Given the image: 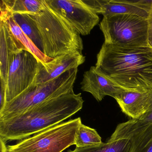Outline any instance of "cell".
Listing matches in <instances>:
<instances>
[{"mask_svg":"<svg viewBox=\"0 0 152 152\" xmlns=\"http://www.w3.org/2000/svg\"><path fill=\"white\" fill-rule=\"evenodd\" d=\"M45 3L64 18L78 33L88 35L99 22L98 15L82 0H44Z\"/></svg>","mask_w":152,"mask_h":152,"instance_id":"7","label":"cell"},{"mask_svg":"<svg viewBox=\"0 0 152 152\" xmlns=\"http://www.w3.org/2000/svg\"><path fill=\"white\" fill-rule=\"evenodd\" d=\"M150 11L148 18V42L149 47L152 48V5L150 4Z\"/></svg>","mask_w":152,"mask_h":152,"instance_id":"23","label":"cell"},{"mask_svg":"<svg viewBox=\"0 0 152 152\" xmlns=\"http://www.w3.org/2000/svg\"><path fill=\"white\" fill-rule=\"evenodd\" d=\"M130 146V141L129 139L114 140L109 139L107 142H103L99 145L76 147L74 150H69L67 152H129Z\"/></svg>","mask_w":152,"mask_h":152,"instance_id":"18","label":"cell"},{"mask_svg":"<svg viewBox=\"0 0 152 152\" xmlns=\"http://www.w3.org/2000/svg\"><path fill=\"white\" fill-rule=\"evenodd\" d=\"M80 117L49 127L17 144L1 147V152H62L75 145Z\"/></svg>","mask_w":152,"mask_h":152,"instance_id":"4","label":"cell"},{"mask_svg":"<svg viewBox=\"0 0 152 152\" xmlns=\"http://www.w3.org/2000/svg\"><path fill=\"white\" fill-rule=\"evenodd\" d=\"M95 67L124 89L152 91V48L149 46L120 47L104 42Z\"/></svg>","mask_w":152,"mask_h":152,"instance_id":"1","label":"cell"},{"mask_svg":"<svg viewBox=\"0 0 152 152\" xmlns=\"http://www.w3.org/2000/svg\"><path fill=\"white\" fill-rule=\"evenodd\" d=\"M44 6V0H1L0 2L1 10L11 14H37Z\"/></svg>","mask_w":152,"mask_h":152,"instance_id":"16","label":"cell"},{"mask_svg":"<svg viewBox=\"0 0 152 152\" xmlns=\"http://www.w3.org/2000/svg\"><path fill=\"white\" fill-rule=\"evenodd\" d=\"M11 15L24 33L29 37L37 48L42 52L43 46L39 30L35 21L28 14H11Z\"/></svg>","mask_w":152,"mask_h":152,"instance_id":"17","label":"cell"},{"mask_svg":"<svg viewBox=\"0 0 152 152\" xmlns=\"http://www.w3.org/2000/svg\"><path fill=\"white\" fill-rule=\"evenodd\" d=\"M7 83L1 79V91H0V111H2L6 106L7 101Z\"/></svg>","mask_w":152,"mask_h":152,"instance_id":"22","label":"cell"},{"mask_svg":"<svg viewBox=\"0 0 152 152\" xmlns=\"http://www.w3.org/2000/svg\"><path fill=\"white\" fill-rule=\"evenodd\" d=\"M85 59L83 54L74 53L58 56L48 63L39 62L34 83L38 84L49 81L68 70L78 68Z\"/></svg>","mask_w":152,"mask_h":152,"instance_id":"10","label":"cell"},{"mask_svg":"<svg viewBox=\"0 0 152 152\" xmlns=\"http://www.w3.org/2000/svg\"><path fill=\"white\" fill-rule=\"evenodd\" d=\"M0 20H4L7 22L15 37L27 49L28 51L33 54L39 62L46 63L53 60V58L45 56L37 48L29 37L24 33L13 19L10 13L1 10Z\"/></svg>","mask_w":152,"mask_h":152,"instance_id":"15","label":"cell"},{"mask_svg":"<svg viewBox=\"0 0 152 152\" xmlns=\"http://www.w3.org/2000/svg\"><path fill=\"white\" fill-rule=\"evenodd\" d=\"M129 139V152H152V124L137 126L129 121L120 124L111 135L110 140Z\"/></svg>","mask_w":152,"mask_h":152,"instance_id":"9","label":"cell"},{"mask_svg":"<svg viewBox=\"0 0 152 152\" xmlns=\"http://www.w3.org/2000/svg\"><path fill=\"white\" fill-rule=\"evenodd\" d=\"M39 62L37 58L27 50H23L14 56L8 75L7 103L31 85L37 74Z\"/></svg>","mask_w":152,"mask_h":152,"instance_id":"8","label":"cell"},{"mask_svg":"<svg viewBox=\"0 0 152 152\" xmlns=\"http://www.w3.org/2000/svg\"><path fill=\"white\" fill-rule=\"evenodd\" d=\"M149 13L136 1L106 0L100 14L104 17L122 14L136 15L148 19Z\"/></svg>","mask_w":152,"mask_h":152,"instance_id":"14","label":"cell"},{"mask_svg":"<svg viewBox=\"0 0 152 152\" xmlns=\"http://www.w3.org/2000/svg\"><path fill=\"white\" fill-rule=\"evenodd\" d=\"M103 142L96 129L84 125L82 123L75 138L76 147L82 148L99 145Z\"/></svg>","mask_w":152,"mask_h":152,"instance_id":"19","label":"cell"},{"mask_svg":"<svg viewBox=\"0 0 152 152\" xmlns=\"http://www.w3.org/2000/svg\"><path fill=\"white\" fill-rule=\"evenodd\" d=\"M78 69H71L49 81L36 84L33 83L16 97L7 102L0 111V121L11 118L54 97L73 90Z\"/></svg>","mask_w":152,"mask_h":152,"instance_id":"5","label":"cell"},{"mask_svg":"<svg viewBox=\"0 0 152 152\" xmlns=\"http://www.w3.org/2000/svg\"><path fill=\"white\" fill-rule=\"evenodd\" d=\"M44 2L40 12L29 15L39 30L43 54L53 58L70 53L82 54L83 45L80 34Z\"/></svg>","mask_w":152,"mask_h":152,"instance_id":"3","label":"cell"},{"mask_svg":"<svg viewBox=\"0 0 152 152\" xmlns=\"http://www.w3.org/2000/svg\"><path fill=\"white\" fill-rule=\"evenodd\" d=\"M27 49L15 37L7 22L0 24V77L7 83L10 66L13 57Z\"/></svg>","mask_w":152,"mask_h":152,"instance_id":"12","label":"cell"},{"mask_svg":"<svg viewBox=\"0 0 152 152\" xmlns=\"http://www.w3.org/2000/svg\"><path fill=\"white\" fill-rule=\"evenodd\" d=\"M81 93L73 90L54 97L11 118L0 121V139L22 140L63 122L83 107Z\"/></svg>","mask_w":152,"mask_h":152,"instance_id":"2","label":"cell"},{"mask_svg":"<svg viewBox=\"0 0 152 152\" xmlns=\"http://www.w3.org/2000/svg\"><path fill=\"white\" fill-rule=\"evenodd\" d=\"M82 1L96 14H100L102 7L106 0H82Z\"/></svg>","mask_w":152,"mask_h":152,"instance_id":"21","label":"cell"},{"mask_svg":"<svg viewBox=\"0 0 152 152\" xmlns=\"http://www.w3.org/2000/svg\"><path fill=\"white\" fill-rule=\"evenodd\" d=\"M99 28L104 42L120 47H146L148 19L136 15H115L104 16Z\"/></svg>","mask_w":152,"mask_h":152,"instance_id":"6","label":"cell"},{"mask_svg":"<svg viewBox=\"0 0 152 152\" xmlns=\"http://www.w3.org/2000/svg\"><path fill=\"white\" fill-rule=\"evenodd\" d=\"M130 121L137 126L148 125L152 124V96L149 101L146 112L139 119H130Z\"/></svg>","mask_w":152,"mask_h":152,"instance_id":"20","label":"cell"},{"mask_svg":"<svg viewBox=\"0 0 152 152\" xmlns=\"http://www.w3.org/2000/svg\"><path fill=\"white\" fill-rule=\"evenodd\" d=\"M152 91H124L115 97L122 112L131 119L140 118L147 110Z\"/></svg>","mask_w":152,"mask_h":152,"instance_id":"13","label":"cell"},{"mask_svg":"<svg viewBox=\"0 0 152 152\" xmlns=\"http://www.w3.org/2000/svg\"><path fill=\"white\" fill-rule=\"evenodd\" d=\"M80 85L82 91L91 94L98 102L102 101L106 96L115 99L125 90L98 72L95 66H91L84 72Z\"/></svg>","mask_w":152,"mask_h":152,"instance_id":"11","label":"cell"}]
</instances>
